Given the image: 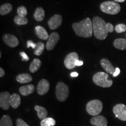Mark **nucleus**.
Masks as SVG:
<instances>
[{"instance_id":"c9c22d12","label":"nucleus","mask_w":126,"mask_h":126,"mask_svg":"<svg viewBox=\"0 0 126 126\" xmlns=\"http://www.w3.org/2000/svg\"><path fill=\"white\" fill-rule=\"evenodd\" d=\"M4 75H5L4 71L2 68H0V77H1V78H2V77L4 76Z\"/></svg>"},{"instance_id":"c85d7f7f","label":"nucleus","mask_w":126,"mask_h":126,"mask_svg":"<svg viewBox=\"0 0 126 126\" xmlns=\"http://www.w3.org/2000/svg\"><path fill=\"white\" fill-rule=\"evenodd\" d=\"M17 14H18V15L20 16L26 17V16L28 14V11L26 7H23V6H20V7H18V9H17Z\"/></svg>"},{"instance_id":"f3484780","label":"nucleus","mask_w":126,"mask_h":126,"mask_svg":"<svg viewBox=\"0 0 126 126\" xmlns=\"http://www.w3.org/2000/svg\"><path fill=\"white\" fill-rule=\"evenodd\" d=\"M20 102V97L18 94H13L11 95L9 99V103L10 106H12L14 109H16L19 106Z\"/></svg>"},{"instance_id":"20e7f679","label":"nucleus","mask_w":126,"mask_h":126,"mask_svg":"<svg viewBox=\"0 0 126 126\" xmlns=\"http://www.w3.org/2000/svg\"><path fill=\"white\" fill-rule=\"evenodd\" d=\"M100 10L104 13L110 15H116L120 12L121 7L120 5L114 1H105L100 5Z\"/></svg>"},{"instance_id":"cd10ccee","label":"nucleus","mask_w":126,"mask_h":126,"mask_svg":"<svg viewBox=\"0 0 126 126\" xmlns=\"http://www.w3.org/2000/svg\"><path fill=\"white\" fill-rule=\"evenodd\" d=\"M14 22L16 24L18 25H26L28 23V20L26 17L16 15L14 18Z\"/></svg>"},{"instance_id":"c756f323","label":"nucleus","mask_w":126,"mask_h":126,"mask_svg":"<svg viewBox=\"0 0 126 126\" xmlns=\"http://www.w3.org/2000/svg\"><path fill=\"white\" fill-rule=\"evenodd\" d=\"M115 31L118 33H121L124 32L126 31V25L124 23H120L115 26Z\"/></svg>"},{"instance_id":"4468645a","label":"nucleus","mask_w":126,"mask_h":126,"mask_svg":"<svg viewBox=\"0 0 126 126\" xmlns=\"http://www.w3.org/2000/svg\"><path fill=\"white\" fill-rule=\"evenodd\" d=\"M91 124L96 126H107L108 125V120L103 116H94L91 120Z\"/></svg>"},{"instance_id":"1a4fd4ad","label":"nucleus","mask_w":126,"mask_h":126,"mask_svg":"<svg viewBox=\"0 0 126 126\" xmlns=\"http://www.w3.org/2000/svg\"><path fill=\"white\" fill-rule=\"evenodd\" d=\"M3 40L6 45L11 47H15L19 44L18 39L11 34H5L3 36Z\"/></svg>"},{"instance_id":"423d86ee","label":"nucleus","mask_w":126,"mask_h":126,"mask_svg":"<svg viewBox=\"0 0 126 126\" xmlns=\"http://www.w3.org/2000/svg\"><path fill=\"white\" fill-rule=\"evenodd\" d=\"M56 95L59 101H65L69 95L68 86L62 82H58L56 88Z\"/></svg>"},{"instance_id":"f8f14e48","label":"nucleus","mask_w":126,"mask_h":126,"mask_svg":"<svg viewBox=\"0 0 126 126\" xmlns=\"http://www.w3.org/2000/svg\"><path fill=\"white\" fill-rule=\"evenodd\" d=\"M62 20V16L59 14H57L52 16L48 21V25L50 29L51 30L56 29L61 25Z\"/></svg>"},{"instance_id":"e433bc0d","label":"nucleus","mask_w":126,"mask_h":126,"mask_svg":"<svg viewBox=\"0 0 126 126\" xmlns=\"http://www.w3.org/2000/svg\"><path fill=\"white\" fill-rule=\"evenodd\" d=\"M78 76V73H77V72H73L71 73V77H77Z\"/></svg>"},{"instance_id":"2f4dec72","label":"nucleus","mask_w":126,"mask_h":126,"mask_svg":"<svg viewBox=\"0 0 126 126\" xmlns=\"http://www.w3.org/2000/svg\"><path fill=\"white\" fill-rule=\"evenodd\" d=\"M36 47V44L34 43L32 40H28L27 42V47L29 48V47H32L33 49H35Z\"/></svg>"},{"instance_id":"72a5a7b5","label":"nucleus","mask_w":126,"mask_h":126,"mask_svg":"<svg viewBox=\"0 0 126 126\" xmlns=\"http://www.w3.org/2000/svg\"><path fill=\"white\" fill-rule=\"evenodd\" d=\"M120 68H116V70H115V71L113 73V76L114 77H117L120 74Z\"/></svg>"},{"instance_id":"4be33fe9","label":"nucleus","mask_w":126,"mask_h":126,"mask_svg":"<svg viewBox=\"0 0 126 126\" xmlns=\"http://www.w3.org/2000/svg\"><path fill=\"white\" fill-rule=\"evenodd\" d=\"M34 109L37 111V116H38L39 119L41 120H43L45 118H46L47 116V111L45 108L40 106H38V105H36L34 107Z\"/></svg>"},{"instance_id":"2eb2a0df","label":"nucleus","mask_w":126,"mask_h":126,"mask_svg":"<svg viewBox=\"0 0 126 126\" xmlns=\"http://www.w3.org/2000/svg\"><path fill=\"white\" fill-rule=\"evenodd\" d=\"M100 65L102 67V68L105 70L108 73L110 74H113L115 71L116 68L113 67L111 62L109 60L106 59H103L100 61Z\"/></svg>"},{"instance_id":"6e6552de","label":"nucleus","mask_w":126,"mask_h":126,"mask_svg":"<svg viewBox=\"0 0 126 126\" xmlns=\"http://www.w3.org/2000/svg\"><path fill=\"white\" fill-rule=\"evenodd\" d=\"M78 60V55L75 52H72L65 57L64 59V65L69 70L74 68L75 62Z\"/></svg>"},{"instance_id":"dca6fc26","label":"nucleus","mask_w":126,"mask_h":126,"mask_svg":"<svg viewBox=\"0 0 126 126\" xmlns=\"http://www.w3.org/2000/svg\"><path fill=\"white\" fill-rule=\"evenodd\" d=\"M34 31H35V33L36 36L40 39L44 40L48 39L49 36H48V33H47L46 30L43 27H42L41 26H37L35 28Z\"/></svg>"},{"instance_id":"a211bd4d","label":"nucleus","mask_w":126,"mask_h":126,"mask_svg":"<svg viewBox=\"0 0 126 126\" xmlns=\"http://www.w3.org/2000/svg\"><path fill=\"white\" fill-rule=\"evenodd\" d=\"M35 90V87L33 85H28L26 86H21L19 88L20 94L23 96H28L33 94Z\"/></svg>"},{"instance_id":"a878e982","label":"nucleus","mask_w":126,"mask_h":126,"mask_svg":"<svg viewBox=\"0 0 126 126\" xmlns=\"http://www.w3.org/2000/svg\"><path fill=\"white\" fill-rule=\"evenodd\" d=\"M56 124V121L51 117H46L41 121V126H54Z\"/></svg>"},{"instance_id":"b1692460","label":"nucleus","mask_w":126,"mask_h":126,"mask_svg":"<svg viewBox=\"0 0 126 126\" xmlns=\"http://www.w3.org/2000/svg\"><path fill=\"white\" fill-rule=\"evenodd\" d=\"M12 7L10 4H3L0 7V14L1 15H5L9 14L12 11Z\"/></svg>"},{"instance_id":"7c9ffc66","label":"nucleus","mask_w":126,"mask_h":126,"mask_svg":"<svg viewBox=\"0 0 126 126\" xmlns=\"http://www.w3.org/2000/svg\"><path fill=\"white\" fill-rule=\"evenodd\" d=\"M16 123V126H29L25 121L21 119H17Z\"/></svg>"},{"instance_id":"ddd939ff","label":"nucleus","mask_w":126,"mask_h":126,"mask_svg":"<svg viewBox=\"0 0 126 126\" xmlns=\"http://www.w3.org/2000/svg\"><path fill=\"white\" fill-rule=\"evenodd\" d=\"M50 89V83L45 79L40 80L37 86V92L40 95H44L48 92Z\"/></svg>"},{"instance_id":"0eeeda50","label":"nucleus","mask_w":126,"mask_h":126,"mask_svg":"<svg viewBox=\"0 0 126 126\" xmlns=\"http://www.w3.org/2000/svg\"><path fill=\"white\" fill-rule=\"evenodd\" d=\"M113 111L116 117L120 120L126 122V106L124 104H117L114 106Z\"/></svg>"},{"instance_id":"4c0bfd02","label":"nucleus","mask_w":126,"mask_h":126,"mask_svg":"<svg viewBox=\"0 0 126 126\" xmlns=\"http://www.w3.org/2000/svg\"><path fill=\"white\" fill-rule=\"evenodd\" d=\"M114 2H123L126 0H113Z\"/></svg>"},{"instance_id":"f704fd0d","label":"nucleus","mask_w":126,"mask_h":126,"mask_svg":"<svg viewBox=\"0 0 126 126\" xmlns=\"http://www.w3.org/2000/svg\"><path fill=\"white\" fill-rule=\"evenodd\" d=\"M83 64V62L82 61H81V60H78L76 61V62H75V65L76 66H81Z\"/></svg>"},{"instance_id":"39448f33","label":"nucleus","mask_w":126,"mask_h":126,"mask_svg":"<svg viewBox=\"0 0 126 126\" xmlns=\"http://www.w3.org/2000/svg\"><path fill=\"white\" fill-rule=\"evenodd\" d=\"M103 104L100 100L94 99L89 101L86 106V111L91 116H96L101 113Z\"/></svg>"},{"instance_id":"473e14b6","label":"nucleus","mask_w":126,"mask_h":126,"mask_svg":"<svg viewBox=\"0 0 126 126\" xmlns=\"http://www.w3.org/2000/svg\"><path fill=\"white\" fill-rule=\"evenodd\" d=\"M20 56L22 57V61H29V57H28V55L26 54V53H25V52L23 51H22L20 53Z\"/></svg>"},{"instance_id":"393cba45","label":"nucleus","mask_w":126,"mask_h":126,"mask_svg":"<svg viewBox=\"0 0 126 126\" xmlns=\"http://www.w3.org/2000/svg\"><path fill=\"white\" fill-rule=\"evenodd\" d=\"M0 126H12L11 118L8 115H4L0 120Z\"/></svg>"},{"instance_id":"bb28decb","label":"nucleus","mask_w":126,"mask_h":126,"mask_svg":"<svg viewBox=\"0 0 126 126\" xmlns=\"http://www.w3.org/2000/svg\"><path fill=\"white\" fill-rule=\"evenodd\" d=\"M45 50V44L42 42H38L36 43V47L34 50V54L36 56H40Z\"/></svg>"},{"instance_id":"9d476101","label":"nucleus","mask_w":126,"mask_h":126,"mask_svg":"<svg viewBox=\"0 0 126 126\" xmlns=\"http://www.w3.org/2000/svg\"><path fill=\"white\" fill-rule=\"evenodd\" d=\"M60 39V36L57 32H53L50 34L48 37V41L46 43L47 50H52L56 46V45L59 42Z\"/></svg>"},{"instance_id":"f257e3e1","label":"nucleus","mask_w":126,"mask_h":126,"mask_svg":"<svg viewBox=\"0 0 126 126\" xmlns=\"http://www.w3.org/2000/svg\"><path fill=\"white\" fill-rule=\"evenodd\" d=\"M93 32L96 38L99 40H104L107 37L108 33L114 31V26L110 23H106L103 19L95 16L92 19Z\"/></svg>"},{"instance_id":"6ab92c4d","label":"nucleus","mask_w":126,"mask_h":126,"mask_svg":"<svg viewBox=\"0 0 126 126\" xmlns=\"http://www.w3.org/2000/svg\"><path fill=\"white\" fill-rule=\"evenodd\" d=\"M45 10L42 7H38L36 8L34 12L33 17L36 21L41 22L45 18Z\"/></svg>"},{"instance_id":"f03ea898","label":"nucleus","mask_w":126,"mask_h":126,"mask_svg":"<svg viewBox=\"0 0 126 126\" xmlns=\"http://www.w3.org/2000/svg\"><path fill=\"white\" fill-rule=\"evenodd\" d=\"M72 28L75 34L79 37H90L92 35V22L89 18H86L78 23H74Z\"/></svg>"},{"instance_id":"5701e85b","label":"nucleus","mask_w":126,"mask_h":126,"mask_svg":"<svg viewBox=\"0 0 126 126\" xmlns=\"http://www.w3.org/2000/svg\"><path fill=\"white\" fill-rule=\"evenodd\" d=\"M41 61L39 59H34L31 63L29 67V70L32 73H34L39 70L41 66Z\"/></svg>"},{"instance_id":"aec40b11","label":"nucleus","mask_w":126,"mask_h":126,"mask_svg":"<svg viewBox=\"0 0 126 126\" xmlns=\"http://www.w3.org/2000/svg\"><path fill=\"white\" fill-rule=\"evenodd\" d=\"M16 81L20 83H29L32 81V77L28 74H21L16 76Z\"/></svg>"},{"instance_id":"9b49d317","label":"nucleus","mask_w":126,"mask_h":126,"mask_svg":"<svg viewBox=\"0 0 126 126\" xmlns=\"http://www.w3.org/2000/svg\"><path fill=\"white\" fill-rule=\"evenodd\" d=\"M10 94L8 92H3L0 94V107L4 110H8L10 107L9 99Z\"/></svg>"},{"instance_id":"7ed1b4c3","label":"nucleus","mask_w":126,"mask_h":126,"mask_svg":"<svg viewBox=\"0 0 126 126\" xmlns=\"http://www.w3.org/2000/svg\"><path fill=\"white\" fill-rule=\"evenodd\" d=\"M92 79L96 85L102 88H109L113 85V81L109 79V75L103 72L96 73Z\"/></svg>"},{"instance_id":"412c9836","label":"nucleus","mask_w":126,"mask_h":126,"mask_svg":"<svg viewBox=\"0 0 126 126\" xmlns=\"http://www.w3.org/2000/svg\"><path fill=\"white\" fill-rule=\"evenodd\" d=\"M113 45L117 49L126 50V39L123 38L116 39L113 42Z\"/></svg>"}]
</instances>
